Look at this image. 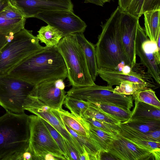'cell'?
I'll return each mask as SVG.
<instances>
[{
  "label": "cell",
  "instance_id": "7c38bea8",
  "mask_svg": "<svg viewBox=\"0 0 160 160\" xmlns=\"http://www.w3.org/2000/svg\"><path fill=\"white\" fill-rule=\"evenodd\" d=\"M52 109L38 100L30 98L25 110L40 117L48 122L70 143L80 155L84 153L85 151L82 147L68 131L63 123L54 114Z\"/></svg>",
  "mask_w": 160,
  "mask_h": 160
},
{
  "label": "cell",
  "instance_id": "d6986e66",
  "mask_svg": "<svg viewBox=\"0 0 160 160\" xmlns=\"http://www.w3.org/2000/svg\"><path fill=\"white\" fill-rule=\"evenodd\" d=\"M75 34L83 51L90 74L94 82L98 75V69L95 45L86 39L83 33L77 32Z\"/></svg>",
  "mask_w": 160,
  "mask_h": 160
},
{
  "label": "cell",
  "instance_id": "f546056e",
  "mask_svg": "<svg viewBox=\"0 0 160 160\" xmlns=\"http://www.w3.org/2000/svg\"><path fill=\"white\" fill-rule=\"evenodd\" d=\"M147 88L136 83L124 81L121 82L114 88V91L118 93L126 95H132L136 92Z\"/></svg>",
  "mask_w": 160,
  "mask_h": 160
},
{
  "label": "cell",
  "instance_id": "8d00e7d4",
  "mask_svg": "<svg viewBox=\"0 0 160 160\" xmlns=\"http://www.w3.org/2000/svg\"><path fill=\"white\" fill-rule=\"evenodd\" d=\"M65 142L70 160H79L80 154L65 139Z\"/></svg>",
  "mask_w": 160,
  "mask_h": 160
},
{
  "label": "cell",
  "instance_id": "ffe728a7",
  "mask_svg": "<svg viewBox=\"0 0 160 160\" xmlns=\"http://www.w3.org/2000/svg\"><path fill=\"white\" fill-rule=\"evenodd\" d=\"M134 100L135 107L129 120L160 121V108Z\"/></svg>",
  "mask_w": 160,
  "mask_h": 160
},
{
  "label": "cell",
  "instance_id": "e0dca14e",
  "mask_svg": "<svg viewBox=\"0 0 160 160\" xmlns=\"http://www.w3.org/2000/svg\"><path fill=\"white\" fill-rule=\"evenodd\" d=\"M52 110L64 124L80 135L89 137V125L82 118L77 116L62 108Z\"/></svg>",
  "mask_w": 160,
  "mask_h": 160
},
{
  "label": "cell",
  "instance_id": "2e32d148",
  "mask_svg": "<svg viewBox=\"0 0 160 160\" xmlns=\"http://www.w3.org/2000/svg\"><path fill=\"white\" fill-rule=\"evenodd\" d=\"M98 74L110 87L119 85L121 82L124 81L139 83L152 89L157 87L158 84L154 82L150 75L148 72H145L142 68L134 73L130 74L116 70L100 68L98 69Z\"/></svg>",
  "mask_w": 160,
  "mask_h": 160
},
{
  "label": "cell",
  "instance_id": "83f0119b",
  "mask_svg": "<svg viewBox=\"0 0 160 160\" xmlns=\"http://www.w3.org/2000/svg\"><path fill=\"white\" fill-rule=\"evenodd\" d=\"M63 104L71 112L79 117H81L88 108L89 102L67 96Z\"/></svg>",
  "mask_w": 160,
  "mask_h": 160
},
{
  "label": "cell",
  "instance_id": "7a4b0ae2",
  "mask_svg": "<svg viewBox=\"0 0 160 160\" xmlns=\"http://www.w3.org/2000/svg\"><path fill=\"white\" fill-rule=\"evenodd\" d=\"M122 10L119 6L101 25L102 31L95 45L98 68L121 71L128 65L121 41L120 21Z\"/></svg>",
  "mask_w": 160,
  "mask_h": 160
},
{
  "label": "cell",
  "instance_id": "484cf974",
  "mask_svg": "<svg viewBox=\"0 0 160 160\" xmlns=\"http://www.w3.org/2000/svg\"><path fill=\"white\" fill-rule=\"evenodd\" d=\"M120 123L131 129L142 133L160 129V121L129 120Z\"/></svg>",
  "mask_w": 160,
  "mask_h": 160
},
{
  "label": "cell",
  "instance_id": "3957f363",
  "mask_svg": "<svg viewBox=\"0 0 160 160\" xmlns=\"http://www.w3.org/2000/svg\"><path fill=\"white\" fill-rule=\"evenodd\" d=\"M6 111L0 117V160H18L29 147L30 117Z\"/></svg>",
  "mask_w": 160,
  "mask_h": 160
},
{
  "label": "cell",
  "instance_id": "f35d334b",
  "mask_svg": "<svg viewBox=\"0 0 160 160\" xmlns=\"http://www.w3.org/2000/svg\"><path fill=\"white\" fill-rule=\"evenodd\" d=\"M132 0H118V6L121 9L125 12Z\"/></svg>",
  "mask_w": 160,
  "mask_h": 160
},
{
  "label": "cell",
  "instance_id": "ba28073f",
  "mask_svg": "<svg viewBox=\"0 0 160 160\" xmlns=\"http://www.w3.org/2000/svg\"><path fill=\"white\" fill-rule=\"evenodd\" d=\"M30 117L29 148L33 154V160H41L48 153L52 154L59 160H66L43 119L36 115Z\"/></svg>",
  "mask_w": 160,
  "mask_h": 160
},
{
  "label": "cell",
  "instance_id": "1f68e13d",
  "mask_svg": "<svg viewBox=\"0 0 160 160\" xmlns=\"http://www.w3.org/2000/svg\"><path fill=\"white\" fill-rule=\"evenodd\" d=\"M82 118L90 125L96 127L105 132L116 134L118 128V125H114L100 121L94 118L83 116Z\"/></svg>",
  "mask_w": 160,
  "mask_h": 160
},
{
  "label": "cell",
  "instance_id": "7402d4cb",
  "mask_svg": "<svg viewBox=\"0 0 160 160\" xmlns=\"http://www.w3.org/2000/svg\"><path fill=\"white\" fill-rule=\"evenodd\" d=\"M143 14L146 34L150 41L156 42L160 34V10L147 12Z\"/></svg>",
  "mask_w": 160,
  "mask_h": 160
},
{
  "label": "cell",
  "instance_id": "9c48e42d",
  "mask_svg": "<svg viewBox=\"0 0 160 160\" xmlns=\"http://www.w3.org/2000/svg\"><path fill=\"white\" fill-rule=\"evenodd\" d=\"M160 48L156 42L151 41L146 36L144 29L138 25L135 42L136 55L141 63L147 68L148 72L157 83L160 84Z\"/></svg>",
  "mask_w": 160,
  "mask_h": 160
},
{
  "label": "cell",
  "instance_id": "277c9868",
  "mask_svg": "<svg viewBox=\"0 0 160 160\" xmlns=\"http://www.w3.org/2000/svg\"><path fill=\"white\" fill-rule=\"evenodd\" d=\"M65 63L70 84L81 87L95 84L89 72L82 48L75 33L63 37L57 47Z\"/></svg>",
  "mask_w": 160,
  "mask_h": 160
},
{
  "label": "cell",
  "instance_id": "f1b7e54d",
  "mask_svg": "<svg viewBox=\"0 0 160 160\" xmlns=\"http://www.w3.org/2000/svg\"><path fill=\"white\" fill-rule=\"evenodd\" d=\"M134 100L160 108V102L155 94V92L151 88H146L136 92L132 95Z\"/></svg>",
  "mask_w": 160,
  "mask_h": 160
},
{
  "label": "cell",
  "instance_id": "ab89813d",
  "mask_svg": "<svg viewBox=\"0 0 160 160\" xmlns=\"http://www.w3.org/2000/svg\"><path fill=\"white\" fill-rule=\"evenodd\" d=\"M85 3H90L100 6H103L104 4L100 0H84Z\"/></svg>",
  "mask_w": 160,
  "mask_h": 160
},
{
  "label": "cell",
  "instance_id": "e575fe53",
  "mask_svg": "<svg viewBox=\"0 0 160 160\" xmlns=\"http://www.w3.org/2000/svg\"><path fill=\"white\" fill-rule=\"evenodd\" d=\"M144 0H132L126 12L138 18L141 16V11Z\"/></svg>",
  "mask_w": 160,
  "mask_h": 160
},
{
  "label": "cell",
  "instance_id": "74e56055",
  "mask_svg": "<svg viewBox=\"0 0 160 160\" xmlns=\"http://www.w3.org/2000/svg\"><path fill=\"white\" fill-rule=\"evenodd\" d=\"M18 160H33V155L29 147L18 158Z\"/></svg>",
  "mask_w": 160,
  "mask_h": 160
},
{
  "label": "cell",
  "instance_id": "603a6c76",
  "mask_svg": "<svg viewBox=\"0 0 160 160\" xmlns=\"http://www.w3.org/2000/svg\"><path fill=\"white\" fill-rule=\"evenodd\" d=\"M89 105L122 122L129 120L132 113L130 110L126 109L113 104L89 102Z\"/></svg>",
  "mask_w": 160,
  "mask_h": 160
},
{
  "label": "cell",
  "instance_id": "cb8c5ba5",
  "mask_svg": "<svg viewBox=\"0 0 160 160\" xmlns=\"http://www.w3.org/2000/svg\"><path fill=\"white\" fill-rule=\"evenodd\" d=\"M120 122L118 125L117 132L124 138L128 139L147 140L160 142V129L147 133L140 132L122 125Z\"/></svg>",
  "mask_w": 160,
  "mask_h": 160
},
{
  "label": "cell",
  "instance_id": "d6a6232c",
  "mask_svg": "<svg viewBox=\"0 0 160 160\" xmlns=\"http://www.w3.org/2000/svg\"><path fill=\"white\" fill-rule=\"evenodd\" d=\"M43 120L66 160H70L66 149L65 138L48 122L43 119Z\"/></svg>",
  "mask_w": 160,
  "mask_h": 160
},
{
  "label": "cell",
  "instance_id": "30bf717a",
  "mask_svg": "<svg viewBox=\"0 0 160 160\" xmlns=\"http://www.w3.org/2000/svg\"><path fill=\"white\" fill-rule=\"evenodd\" d=\"M34 18L58 29L63 37L77 32L83 33L87 27L85 22L71 10L48 11L39 13Z\"/></svg>",
  "mask_w": 160,
  "mask_h": 160
},
{
  "label": "cell",
  "instance_id": "ac0fdd59",
  "mask_svg": "<svg viewBox=\"0 0 160 160\" xmlns=\"http://www.w3.org/2000/svg\"><path fill=\"white\" fill-rule=\"evenodd\" d=\"M26 18L10 19L0 15V52L15 34L24 28Z\"/></svg>",
  "mask_w": 160,
  "mask_h": 160
},
{
  "label": "cell",
  "instance_id": "4fadbf2b",
  "mask_svg": "<svg viewBox=\"0 0 160 160\" xmlns=\"http://www.w3.org/2000/svg\"><path fill=\"white\" fill-rule=\"evenodd\" d=\"M11 4L26 18H34L45 12L58 10L73 11L71 0H10Z\"/></svg>",
  "mask_w": 160,
  "mask_h": 160
},
{
  "label": "cell",
  "instance_id": "52a82bcc",
  "mask_svg": "<svg viewBox=\"0 0 160 160\" xmlns=\"http://www.w3.org/2000/svg\"><path fill=\"white\" fill-rule=\"evenodd\" d=\"M67 96L89 102L113 104L127 110L133 107L132 95L115 92L112 87L96 84L74 87L66 92Z\"/></svg>",
  "mask_w": 160,
  "mask_h": 160
},
{
  "label": "cell",
  "instance_id": "4316f807",
  "mask_svg": "<svg viewBox=\"0 0 160 160\" xmlns=\"http://www.w3.org/2000/svg\"><path fill=\"white\" fill-rule=\"evenodd\" d=\"M64 124L68 131L88 154L91 160H101V152L97 150L89 137L79 135L67 125Z\"/></svg>",
  "mask_w": 160,
  "mask_h": 160
},
{
  "label": "cell",
  "instance_id": "836d02e7",
  "mask_svg": "<svg viewBox=\"0 0 160 160\" xmlns=\"http://www.w3.org/2000/svg\"><path fill=\"white\" fill-rule=\"evenodd\" d=\"M0 15L10 19L26 18L18 9L11 4V2L0 12Z\"/></svg>",
  "mask_w": 160,
  "mask_h": 160
},
{
  "label": "cell",
  "instance_id": "44dd1931",
  "mask_svg": "<svg viewBox=\"0 0 160 160\" xmlns=\"http://www.w3.org/2000/svg\"><path fill=\"white\" fill-rule=\"evenodd\" d=\"M89 138L98 151L107 152L109 144L117 139L116 134L105 132L90 125Z\"/></svg>",
  "mask_w": 160,
  "mask_h": 160
},
{
  "label": "cell",
  "instance_id": "8992f818",
  "mask_svg": "<svg viewBox=\"0 0 160 160\" xmlns=\"http://www.w3.org/2000/svg\"><path fill=\"white\" fill-rule=\"evenodd\" d=\"M34 86L8 74L0 75V105L6 111L24 113Z\"/></svg>",
  "mask_w": 160,
  "mask_h": 160
},
{
  "label": "cell",
  "instance_id": "b9f144b4",
  "mask_svg": "<svg viewBox=\"0 0 160 160\" xmlns=\"http://www.w3.org/2000/svg\"><path fill=\"white\" fill-rule=\"evenodd\" d=\"M104 4L107 2H109L111 0H100Z\"/></svg>",
  "mask_w": 160,
  "mask_h": 160
},
{
  "label": "cell",
  "instance_id": "5b68a950",
  "mask_svg": "<svg viewBox=\"0 0 160 160\" xmlns=\"http://www.w3.org/2000/svg\"><path fill=\"white\" fill-rule=\"evenodd\" d=\"M32 31L24 28L16 33L0 52V75L8 74L32 55L43 49Z\"/></svg>",
  "mask_w": 160,
  "mask_h": 160
},
{
  "label": "cell",
  "instance_id": "5bb4252c",
  "mask_svg": "<svg viewBox=\"0 0 160 160\" xmlns=\"http://www.w3.org/2000/svg\"><path fill=\"white\" fill-rule=\"evenodd\" d=\"M66 93L64 89L57 85L55 79L34 85L29 97L38 100L52 109L58 110L62 108L67 96Z\"/></svg>",
  "mask_w": 160,
  "mask_h": 160
},
{
  "label": "cell",
  "instance_id": "8fae6325",
  "mask_svg": "<svg viewBox=\"0 0 160 160\" xmlns=\"http://www.w3.org/2000/svg\"><path fill=\"white\" fill-rule=\"evenodd\" d=\"M139 18L121 11L120 28L121 44L128 65L131 67L136 62L135 42Z\"/></svg>",
  "mask_w": 160,
  "mask_h": 160
},
{
  "label": "cell",
  "instance_id": "6da1fadb",
  "mask_svg": "<svg viewBox=\"0 0 160 160\" xmlns=\"http://www.w3.org/2000/svg\"><path fill=\"white\" fill-rule=\"evenodd\" d=\"M8 74L34 85L56 78L64 80L68 76L65 63L58 48L46 46L27 58Z\"/></svg>",
  "mask_w": 160,
  "mask_h": 160
},
{
  "label": "cell",
  "instance_id": "4dcf8cb0",
  "mask_svg": "<svg viewBox=\"0 0 160 160\" xmlns=\"http://www.w3.org/2000/svg\"><path fill=\"white\" fill-rule=\"evenodd\" d=\"M83 116L92 118L100 121L114 125H118L120 122L102 112L89 105Z\"/></svg>",
  "mask_w": 160,
  "mask_h": 160
},
{
  "label": "cell",
  "instance_id": "d4e9b609",
  "mask_svg": "<svg viewBox=\"0 0 160 160\" xmlns=\"http://www.w3.org/2000/svg\"><path fill=\"white\" fill-rule=\"evenodd\" d=\"M38 32L36 37L47 47H57L60 41L63 38L61 32L48 25L42 27Z\"/></svg>",
  "mask_w": 160,
  "mask_h": 160
},
{
  "label": "cell",
  "instance_id": "60d3db41",
  "mask_svg": "<svg viewBox=\"0 0 160 160\" xmlns=\"http://www.w3.org/2000/svg\"><path fill=\"white\" fill-rule=\"evenodd\" d=\"M10 2V0H0V12L7 6Z\"/></svg>",
  "mask_w": 160,
  "mask_h": 160
},
{
  "label": "cell",
  "instance_id": "9a60e30c",
  "mask_svg": "<svg viewBox=\"0 0 160 160\" xmlns=\"http://www.w3.org/2000/svg\"><path fill=\"white\" fill-rule=\"evenodd\" d=\"M117 139L113 141L108 145V152L115 159L138 160L148 159L152 153L140 148L122 137L117 132Z\"/></svg>",
  "mask_w": 160,
  "mask_h": 160
},
{
  "label": "cell",
  "instance_id": "d590c367",
  "mask_svg": "<svg viewBox=\"0 0 160 160\" xmlns=\"http://www.w3.org/2000/svg\"><path fill=\"white\" fill-rule=\"evenodd\" d=\"M159 10H160V0H144L141 15L147 12Z\"/></svg>",
  "mask_w": 160,
  "mask_h": 160
}]
</instances>
